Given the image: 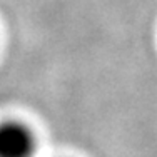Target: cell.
Returning <instances> with one entry per match:
<instances>
[{"instance_id":"cell-1","label":"cell","mask_w":157,"mask_h":157,"mask_svg":"<svg viewBox=\"0 0 157 157\" xmlns=\"http://www.w3.org/2000/svg\"><path fill=\"white\" fill-rule=\"evenodd\" d=\"M37 137L27 124L5 121L0 124V157H33Z\"/></svg>"}]
</instances>
